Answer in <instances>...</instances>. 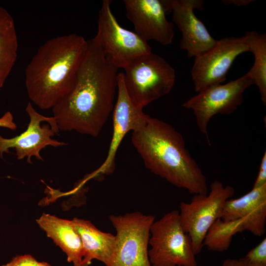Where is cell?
I'll return each instance as SVG.
<instances>
[{
  "instance_id": "cell-1",
  "label": "cell",
  "mask_w": 266,
  "mask_h": 266,
  "mask_svg": "<svg viewBox=\"0 0 266 266\" xmlns=\"http://www.w3.org/2000/svg\"><path fill=\"white\" fill-rule=\"evenodd\" d=\"M117 69L95 37L88 41L72 88L52 108L59 131L100 134L114 107Z\"/></svg>"
},
{
  "instance_id": "cell-2",
  "label": "cell",
  "mask_w": 266,
  "mask_h": 266,
  "mask_svg": "<svg viewBox=\"0 0 266 266\" xmlns=\"http://www.w3.org/2000/svg\"><path fill=\"white\" fill-rule=\"evenodd\" d=\"M131 141L151 172L190 194H207L205 175L187 149L182 135L171 125L148 115L132 132Z\"/></svg>"
},
{
  "instance_id": "cell-3",
  "label": "cell",
  "mask_w": 266,
  "mask_h": 266,
  "mask_svg": "<svg viewBox=\"0 0 266 266\" xmlns=\"http://www.w3.org/2000/svg\"><path fill=\"white\" fill-rule=\"evenodd\" d=\"M88 41L71 33L52 38L38 49L25 69L29 98L42 110L52 109L72 88Z\"/></svg>"
},
{
  "instance_id": "cell-4",
  "label": "cell",
  "mask_w": 266,
  "mask_h": 266,
  "mask_svg": "<svg viewBox=\"0 0 266 266\" xmlns=\"http://www.w3.org/2000/svg\"><path fill=\"white\" fill-rule=\"evenodd\" d=\"M123 69L127 93L142 109L169 94L175 83L174 68L164 58L152 52L134 60Z\"/></svg>"
},
{
  "instance_id": "cell-5",
  "label": "cell",
  "mask_w": 266,
  "mask_h": 266,
  "mask_svg": "<svg viewBox=\"0 0 266 266\" xmlns=\"http://www.w3.org/2000/svg\"><path fill=\"white\" fill-rule=\"evenodd\" d=\"M149 244L152 266H198L191 238L181 225L178 210L168 212L153 222Z\"/></svg>"
},
{
  "instance_id": "cell-6",
  "label": "cell",
  "mask_w": 266,
  "mask_h": 266,
  "mask_svg": "<svg viewBox=\"0 0 266 266\" xmlns=\"http://www.w3.org/2000/svg\"><path fill=\"white\" fill-rule=\"evenodd\" d=\"M116 234L112 258L105 266H152L148 256L150 228L155 216L140 212L110 215Z\"/></svg>"
},
{
  "instance_id": "cell-7",
  "label": "cell",
  "mask_w": 266,
  "mask_h": 266,
  "mask_svg": "<svg viewBox=\"0 0 266 266\" xmlns=\"http://www.w3.org/2000/svg\"><path fill=\"white\" fill-rule=\"evenodd\" d=\"M210 189L208 195H194L190 202L182 201L179 205L180 223L191 238L196 255L201 251L208 231L220 218L226 202L234 193L232 186H225L218 180L212 182Z\"/></svg>"
},
{
  "instance_id": "cell-8",
  "label": "cell",
  "mask_w": 266,
  "mask_h": 266,
  "mask_svg": "<svg viewBox=\"0 0 266 266\" xmlns=\"http://www.w3.org/2000/svg\"><path fill=\"white\" fill-rule=\"evenodd\" d=\"M112 0H103L99 11L98 33L95 38L105 56L117 68L152 52L148 42L134 32L118 23L111 9Z\"/></svg>"
},
{
  "instance_id": "cell-9",
  "label": "cell",
  "mask_w": 266,
  "mask_h": 266,
  "mask_svg": "<svg viewBox=\"0 0 266 266\" xmlns=\"http://www.w3.org/2000/svg\"><path fill=\"white\" fill-rule=\"evenodd\" d=\"M254 82L249 72L237 79L225 84H219L198 92L182 106L193 111L200 131L210 145L207 126L211 118L216 114L230 115L243 101L244 91Z\"/></svg>"
},
{
  "instance_id": "cell-10",
  "label": "cell",
  "mask_w": 266,
  "mask_h": 266,
  "mask_svg": "<svg viewBox=\"0 0 266 266\" xmlns=\"http://www.w3.org/2000/svg\"><path fill=\"white\" fill-rule=\"evenodd\" d=\"M249 51L247 40L241 37H225L217 40L208 50L195 58L191 76L196 92L221 84L234 60Z\"/></svg>"
},
{
  "instance_id": "cell-11",
  "label": "cell",
  "mask_w": 266,
  "mask_h": 266,
  "mask_svg": "<svg viewBox=\"0 0 266 266\" xmlns=\"http://www.w3.org/2000/svg\"><path fill=\"white\" fill-rule=\"evenodd\" d=\"M30 121L26 130L19 135L10 138H5L0 135V157L4 153H9V149L13 148L18 160L27 158V161L31 164V158L43 161L40 151L48 146L54 147L63 146L67 144L52 137L59 132L56 119L46 117L36 111L32 103L29 102L25 109Z\"/></svg>"
},
{
  "instance_id": "cell-12",
  "label": "cell",
  "mask_w": 266,
  "mask_h": 266,
  "mask_svg": "<svg viewBox=\"0 0 266 266\" xmlns=\"http://www.w3.org/2000/svg\"><path fill=\"white\" fill-rule=\"evenodd\" d=\"M166 13H172L173 22L181 32L180 47L188 57H197L212 47L216 40L210 34L203 23L194 13L202 9L200 0H162Z\"/></svg>"
},
{
  "instance_id": "cell-13",
  "label": "cell",
  "mask_w": 266,
  "mask_h": 266,
  "mask_svg": "<svg viewBox=\"0 0 266 266\" xmlns=\"http://www.w3.org/2000/svg\"><path fill=\"white\" fill-rule=\"evenodd\" d=\"M123 77V72L118 73L117 98L112 111L113 132L107 154L100 166L88 176L89 179L113 172L116 154L123 138L141 126L148 116L129 97Z\"/></svg>"
},
{
  "instance_id": "cell-14",
  "label": "cell",
  "mask_w": 266,
  "mask_h": 266,
  "mask_svg": "<svg viewBox=\"0 0 266 266\" xmlns=\"http://www.w3.org/2000/svg\"><path fill=\"white\" fill-rule=\"evenodd\" d=\"M123 2L135 33L147 42L153 40L163 45L172 43L174 25L167 20L162 0H124Z\"/></svg>"
},
{
  "instance_id": "cell-15",
  "label": "cell",
  "mask_w": 266,
  "mask_h": 266,
  "mask_svg": "<svg viewBox=\"0 0 266 266\" xmlns=\"http://www.w3.org/2000/svg\"><path fill=\"white\" fill-rule=\"evenodd\" d=\"M247 216L252 225V233L263 235L266 225V184L252 188L240 198L227 200L220 219L228 221Z\"/></svg>"
},
{
  "instance_id": "cell-16",
  "label": "cell",
  "mask_w": 266,
  "mask_h": 266,
  "mask_svg": "<svg viewBox=\"0 0 266 266\" xmlns=\"http://www.w3.org/2000/svg\"><path fill=\"white\" fill-rule=\"evenodd\" d=\"M36 222L47 236L66 254L67 262L72 263L73 265L82 262L84 256V248L71 220L43 213L36 220Z\"/></svg>"
},
{
  "instance_id": "cell-17",
  "label": "cell",
  "mask_w": 266,
  "mask_h": 266,
  "mask_svg": "<svg viewBox=\"0 0 266 266\" xmlns=\"http://www.w3.org/2000/svg\"><path fill=\"white\" fill-rule=\"evenodd\" d=\"M71 221L84 248V256L82 263L90 265L93 260L96 259L105 266L108 264L115 250V235L100 231L86 220L74 218Z\"/></svg>"
},
{
  "instance_id": "cell-18",
  "label": "cell",
  "mask_w": 266,
  "mask_h": 266,
  "mask_svg": "<svg viewBox=\"0 0 266 266\" xmlns=\"http://www.w3.org/2000/svg\"><path fill=\"white\" fill-rule=\"evenodd\" d=\"M18 46L14 20L8 11L0 6V88L14 66Z\"/></svg>"
},
{
  "instance_id": "cell-19",
  "label": "cell",
  "mask_w": 266,
  "mask_h": 266,
  "mask_svg": "<svg viewBox=\"0 0 266 266\" xmlns=\"http://www.w3.org/2000/svg\"><path fill=\"white\" fill-rule=\"evenodd\" d=\"M247 40L249 52L254 56V63L250 70L251 74L258 88L261 99L266 105V34L259 33L256 31H249L244 35Z\"/></svg>"
},
{
  "instance_id": "cell-20",
  "label": "cell",
  "mask_w": 266,
  "mask_h": 266,
  "mask_svg": "<svg viewBox=\"0 0 266 266\" xmlns=\"http://www.w3.org/2000/svg\"><path fill=\"white\" fill-rule=\"evenodd\" d=\"M247 217L234 220L224 221L217 219L208 231L203 240V246L212 251L223 252L227 250L233 236L246 231Z\"/></svg>"
},
{
  "instance_id": "cell-21",
  "label": "cell",
  "mask_w": 266,
  "mask_h": 266,
  "mask_svg": "<svg viewBox=\"0 0 266 266\" xmlns=\"http://www.w3.org/2000/svg\"><path fill=\"white\" fill-rule=\"evenodd\" d=\"M249 262L259 265H266V238L250 250L244 257Z\"/></svg>"
},
{
  "instance_id": "cell-22",
  "label": "cell",
  "mask_w": 266,
  "mask_h": 266,
  "mask_svg": "<svg viewBox=\"0 0 266 266\" xmlns=\"http://www.w3.org/2000/svg\"><path fill=\"white\" fill-rule=\"evenodd\" d=\"M37 261L31 255H18L1 266H36Z\"/></svg>"
},
{
  "instance_id": "cell-23",
  "label": "cell",
  "mask_w": 266,
  "mask_h": 266,
  "mask_svg": "<svg viewBox=\"0 0 266 266\" xmlns=\"http://www.w3.org/2000/svg\"><path fill=\"white\" fill-rule=\"evenodd\" d=\"M266 184V152L261 160L259 172L252 188H256Z\"/></svg>"
},
{
  "instance_id": "cell-24",
  "label": "cell",
  "mask_w": 266,
  "mask_h": 266,
  "mask_svg": "<svg viewBox=\"0 0 266 266\" xmlns=\"http://www.w3.org/2000/svg\"><path fill=\"white\" fill-rule=\"evenodd\" d=\"M221 266H266V265L252 263L243 257L239 259H226Z\"/></svg>"
},
{
  "instance_id": "cell-25",
  "label": "cell",
  "mask_w": 266,
  "mask_h": 266,
  "mask_svg": "<svg viewBox=\"0 0 266 266\" xmlns=\"http://www.w3.org/2000/svg\"><path fill=\"white\" fill-rule=\"evenodd\" d=\"M13 121L12 114L10 112L8 111L0 118V127H5L11 130H15L16 125Z\"/></svg>"
},
{
  "instance_id": "cell-26",
  "label": "cell",
  "mask_w": 266,
  "mask_h": 266,
  "mask_svg": "<svg viewBox=\"0 0 266 266\" xmlns=\"http://www.w3.org/2000/svg\"><path fill=\"white\" fill-rule=\"evenodd\" d=\"M253 0H222L223 2L229 4H233L237 6H245L250 2Z\"/></svg>"
},
{
  "instance_id": "cell-27",
  "label": "cell",
  "mask_w": 266,
  "mask_h": 266,
  "mask_svg": "<svg viewBox=\"0 0 266 266\" xmlns=\"http://www.w3.org/2000/svg\"><path fill=\"white\" fill-rule=\"evenodd\" d=\"M36 266H51L50 264L44 262H37Z\"/></svg>"
},
{
  "instance_id": "cell-28",
  "label": "cell",
  "mask_w": 266,
  "mask_h": 266,
  "mask_svg": "<svg viewBox=\"0 0 266 266\" xmlns=\"http://www.w3.org/2000/svg\"><path fill=\"white\" fill-rule=\"evenodd\" d=\"M89 264L85 263H81L80 264L74 265V266H89Z\"/></svg>"
}]
</instances>
